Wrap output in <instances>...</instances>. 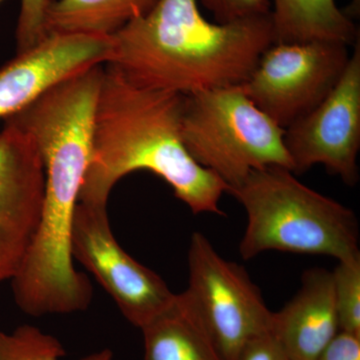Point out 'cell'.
Segmentation results:
<instances>
[{
    "label": "cell",
    "mask_w": 360,
    "mask_h": 360,
    "mask_svg": "<svg viewBox=\"0 0 360 360\" xmlns=\"http://www.w3.org/2000/svg\"><path fill=\"white\" fill-rule=\"evenodd\" d=\"M6 0H0V6H1L2 4H4V2H6Z\"/></svg>",
    "instance_id": "7402d4cb"
},
{
    "label": "cell",
    "mask_w": 360,
    "mask_h": 360,
    "mask_svg": "<svg viewBox=\"0 0 360 360\" xmlns=\"http://www.w3.org/2000/svg\"><path fill=\"white\" fill-rule=\"evenodd\" d=\"M340 82L316 108L284 131L293 174L322 165L348 186L359 181L360 40Z\"/></svg>",
    "instance_id": "9c48e42d"
},
{
    "label": "cell",
    "mask_w": 360,
    "mask_h": 360,
    "mask_svg": "<svg viewBox=\"0 0 360 360\" xmlns=\"http://www.w3.org/2000/svg\"><path fill=\"white\" fill-rule=\"evenodd\" d=\"M187 302L224 360H236L246 343L270 333L274 312L245 269L224 259L201 232L188 248Z\"/></svg>",
    "instance_id": "8992f818"
},
{
    "label": "cell",
    "mask_w": 360,
    "mask_h": 360,
    "mask_svg": "<svg viewBox=\"0 0 360 360\" xmlns=\"http://www.w3.org/2000/svg\"><path fill=\"white\" fill-rule=\"evenodd\" d=\"M111 37L51 33L0 70V118L14 115L53 85L108 63Z\"/></svg>",
    "instance_id": "8fae6325"
},
{
    "label": "cell",
    "mask_w": 360,
    "mask_h": 360,
    "mask_svg": "<svg viewBox=\"0 0 360 360\" xmlns=\"http://www.w3.org/2000/svg\"><path fill=\"white\" fill-rule=\"evenodd\" d=\"M271 44V13L220 25L198 0H158L111 35L106 65L137 86L191 96L245 84Z\"/></svg>",
    "instance_id": "3957f363"
},
{
    "label": "cell",
    "mask_w": 360,
    "mask_h": 360,
    "mask_svg": "<svg viewBox=\"0 0 360 360\" xmlns=\"http://www.w3.org/2000/svg\"><path fill=\"white\" fill-rule=\"evenodd\" d=\"M103 70L96 65L66 78L4 118L32 137L44 169L39 231L11 281L16 305L30 316L84 311L94 296L89 277L75 267L71 229L91 160Z\"/></svg>",
    "instance_id": "6da1fadb"
},
{
    "label": "cell",
    "mask_w": 360,
    "mask_h": 360,
    "mask_svg": "<svg viewBox=\"0 0 360 360\" xmlns=\"http://www.w3.org/2000/svg\"><path fill=\"white\" fill-rule=\"evenodd\" d=\"M331 274L340 331L360 335V257L340 260Z\"/></svg>",
    "instance_id": "e0dca14e"
},
{
    "label": "cell",
    "mask_w": 360,
    "mask_h": 360,
    "mask_svg": "<svg viewBox=\"0 0 360 360\" xmlns=\"http://www.w3.org/2000/svg\"><path fill=\"white\" fill-rule=\"evenodd\" d=\"M186 96L137 86L108 65L94 111L92 155L79 202L108 207L111 191L127 174L153 172L194 214L224 215L229 187L191 158L181 127Z\"/></svg>",
    "instance_id": "7a4b0ae2"
},
{
    "label": "cell",
    "mask_w": 360,
    "mask_h": 360,
    "mask_svg": "<svg viewBox=\"0 0 360 360\" xmlns=\"http://www.w3.org/2000/svg\"><path fill=\"white\" fill-rule=\"evenodd\" d=\"M229 193L248 214L239 245L243 259L269 250L326 255L338 262L360 257L354 210L305 186L288 168L252 170Z\"/></svg>",
    "instance_id": "277c9868"
},
{
    "label": "cell",
    "mask_w": 360,
    "mask_h": 360,
    "mask_svg": "<svg viewBox=\"0 0 360 360\" xmlns=\"http://www.w3.org/2000/svg\"><path fill=\"white\" fill-rule=\"evenodd\" d=\"M274 44L331 41L350 45L359 37L335 0H271Z\"/></svg>",
    "instance_id": "5bb4252c"
},
{
    "label": "cell",
    "mask_w": 360,
    "mask_h": 360,
    "mask_svg": "<svg viewBox=\"0 0 360 360\" xmlns=\"http://www.w3.org/2000/svg\"><path fill=\"white\" fill-rule=\"evenodd\" d=\"M141 331L143 360H224L184 293Z\"/></svg>",
    "instance_id": "4fadbf2b"
},
{
    "label": "cell",
    "mask_w": 360,
    "mask_h": 360,
    "mask_svg": "<svg viewBox=\"0 0 360 360\" xmlns=\"http://www.w3.org/2000/svg\"><path fill=\"white\" fill-rule=\"evenodd\" d=\"M347 47L331 41L271 44L241 89L285 129L333 91L349 60Z\"/></svg>",
    "instance_id": "52a82bcc"
},
{
    "label": "cell",
    "mask_w": 360,
    "mask_h": 360,
    "mask_svg": "<svg viewBox=\"0 0 360 360\" xmlns=\"http://www.w3.org/2000/svg\"><path fill=\"white\" fill-rule=\"evenodd\" d=\"M284 131L240 85L186 96L184 146L198 165L224 180L229 193L252 170L279 167L293 172Z\"/></svg>",
    "instance_id": "5b68a950"
},
{
    "label": "cell",
    "mask_w": 360,
    "mask_h": 360,
    "mask_svg": "<svg viewBox=\"0 0 360 360\" xmlns=\"http://www.w3.org/2000/svg\"><path fill=\"white\" fill-rule=\"evenodd\" d=\"M51 0H20L16 25V53H22L47 37L45 14Z\"/></svg>",
    "instance_id": "ac0fdd59"
},
{
    "label": "cell",
    "mask_w": 360,
    "mask_h": 360,
    "mask_svg": "<svg viewBox=\"0 0 360 360\" xmlns=\"http://www.w3.org/2000/svg\"><path fill=\"white\" fill-rule=\"evenodd\" d=\"M236 360H291L283 347L270 333L257 336L239 354Z\"/></svg>",
    "instance_id": "ffe728a7"
},
{
    "label": "cell",
    "mask_w": 360,
    "mask_h": 360,
    "mask_svg": "<svg viewBox=\"0 0 360 360\" xmlns=\"http://www.w3.org/2000/svg\"><path fill=\"white\" fill-rule=\"evenodd\" d=\"M316 360H360V335L340 331Z\"/></svg>",
    "instance_id": "44dd1931"
},
{
    "label": "cell",
    "mask_w": 360,
    "mask_h": 360,
    "mask_svg": "<svg viewBox=\"0 0 360 360\" xmlns=\"http://www.w3.org/2000/svg\"><path fill=\"white\" fill-rule=\"evenodd\" d=\"M220 25L271 13V0H200Z\"/></svg>",
    "instance_id": "d6986e66"
},
{
    "label": "cell",
    "mask_w": 360,
    "mask_h": 360,
    "mask_svg": "<svg viewBox=\"0 0 360 360\" xmlns=\"http://www.w3.org/2000/svg\"><path fill=\"white\" fill-rule=\"evenodd\" d=\"M158 0H51L46 34L82 33L111 37L130 21L148 13Z\"/></svg>",
    "instance_id": "9a60e30c"
},
{
    "label": "cell",
    "mask_w": 360,
    "mask_h": 360,
    "mask_svg": "<svg viewBox=\"0 0 360 360\" xmlns=\"http://www.w3.org/2000/svg\"><path fill=\"white\" fill-rule=\"evenodd\" d=\"M333 274L307 270L290 302L272 315L270 333L291 360H316L340 333Z\"/></svg>",
    "instance_id": "7c38bea8"
},
{
    "label": "cell",
    "mask_w": 360,
    "mask_h": 360,
    "mask_svg": "<svg viewBox=\"0 0 360 360\" xmlns=\"http://www.w3.org/2000/svg\"><path fill=\"white\" fill-rule=\"evenodd\" d=\"M65 355L60 341L37 326L25 324L11 333L0 330V360H60ZM112 359V352L105 348L80 360Z\"/></svg>",
    "instance_id": "2e32d148"
},
{
    "label": "cell",
    "mask_w": 360,
    "mask_h": 360,
    "mask_svg": "<svg viewBox=\"0 0 360 360\" xmlns=\"http://www.w3.org/2000/svg\"><path fill=\"white\" fill-rule=\"evenodd\" d=\"M71 255L94 274L136 328H143L174 300L175 293L165 281L117 243L106 206L78 202L71 229Z\"/></svg>",
    "instance_id": "ba28073f"
},
{
    "label": "cell",
    "mask_w": 360,
    "mask_h": 360,
    "mask_svg": "<svg viewBox=\"0 0 360 360\" xmlns=\"http://www.w3.org/2000/svg\"><path fill=\"white\" fill-rule=\"evenodd\" d=\"M6 120L0 131V283L13 281L37 238L44 169L32 137Z\"/></svg>",
    "instance_id": "30bf717a"
}]
</instances>
